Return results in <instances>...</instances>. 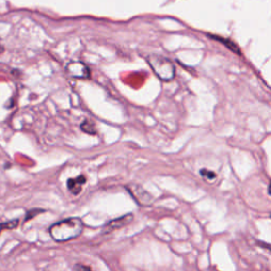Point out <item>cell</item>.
Here are the masks:
<instances>
[{
  "instance_id": "cell-1",
  "label": "cell",
  "mask_w": 271,
  "mask_h": 271,
  "mask_svg": "<svg viewBox=\"0 0 271 271\" xmlns=\"http://www.w3.org/2000/svg\"><path fill=\"white\" fill-rule=\"evenodd\" d=\"M84 223L80 218H67L62 222L54 223L49 229L51 238L59 243L78 239L82 234Z\"/></svg>"
},
{
  "instance_id": "cell-2",
  "label": "cell",
  "mask_w": 271,
  "mask_h": 271,
  "mask_svg": "<svg viewBox=\"0 0 271 271\" xmlns=\"http://www.w3.org/2000/svg\"><path fill=\"white\" fill-rule=\"evenodd\" d=\"M126 189L128 190V192L131 194L132 197L135 198L138 204L141 206L149 205L152 203V196L149 195L145 190H143L140 186H128L126 187Z\"/></svg>"
},
{
  "instance_id": "cell-3",
  "label": "cell",
  "mask_w": 271,
  "mask_h": 271,
  "mask_svg": "<svg viewBox=\"0 0 271 271\" xmlns=\"http://www.w3.org/2000/svg\"><path fill=\"white\" fill-rule=\"evenodd\" d=\"M132 218H134L132 214H128V215H123L119 218H116V220H112L105 224V227H104V232H106V233L112 232V231H113V230L122 228V227L126 226L128 223H129L132 221Z\"/></svg>"
},
{
  "instance_id": "cell-4",
  "label": "cell",
  "mask_w": 271,
  "mask_h": 271,
  "mask_svg": "<svg viewBox=\"0 0 271 271\" xmlns=\"http://www.w3.org/2000/svg\"><path fill=\"white\" fill-rule=\"evenodd\" d=\"M86 182V177L80 175L77 178H71L67 181V187L68 190L70 191L73 195H78L82 191V188L84 186V183Z\"/></svg>"
},
{
  "instance_id": "cell-5",
  "label": "cell",
  "mask_w": 271,
  "mask_h": 271,
  "mask_svg": "<svg viewBox=\"0 0 271 271\" xmlns=\"http://www.w3.org/2000/svg\"><path fill=\"white\" fill-rule=\"evenodd\" d=\"M211 37V39H214V40H218L220 43H223V45L227 46V48H229L231 51L235 52V53H239L240 54V51L238 45H235L232 40H230L229 38H223V37H220V36H216V35H209Z\"/></svg>"
},
{
  "instance_id": "cell-6",
  "label": "cell",
  "mask_w": 271,
  "mask_h": 271,
  "mask_svg": "<svg viewBox=\"0 0 271 271\" xmlns=\"http://www.w3.org/2000/svg\"><path fill=\"white\" fill-rule=\"evenodd\" d=\"M200 174H201V176H203L204 178H206L207 180H210V181L214 180L215 178H216V174H215L214 172L207 171V170H206V169L201 170V171H200Z\"/></svg>"
},
{
  "instance_id": "cell-7",
  "label": "cell",
  "mask_w": 271,
  "mask_h": 271,
  "mask_svg": "<svg viewBox=\"0 0 271 271\" xmlns=\"http://www.w3.org/2000/svg\"><path fill=\"white\" fill-rule=\"evenodd\" d=\"M82 129H84L86 132H89V134H96L94 128H92V124L87 122V121L82 124Z\"/></svg>"
},
{
  "instance_id": "cell-8",
  "label": "cell",
  "mask_w": 271,
  "mask_h": 271,
  "mask_svg": "<svg viewBox=\"0 0 271 271\" xmlns=\"http://www.w3.org/2000/svg\"><path fill=\"white\" fill-rule=\"evenodd\" d=\"M76 271H91V269L87 266H85V265H80V264H78L76 267Z\"/></svg>"
},
{
  "instance_id": "cell-9",
  "label": "cell",
  "mask_w": 271,
  "mask_h": 271,
  "mask_svg": "<svg viewBox=\"0 0 271 271\" xmlns=\"http://www.w3.org/2000/svg\"><path fill=\"white\" fill-rule=\"evenodd\" d=\"M2 52H3V48L0 46V53H2Z\"/></svg>"
}]
</instances>
